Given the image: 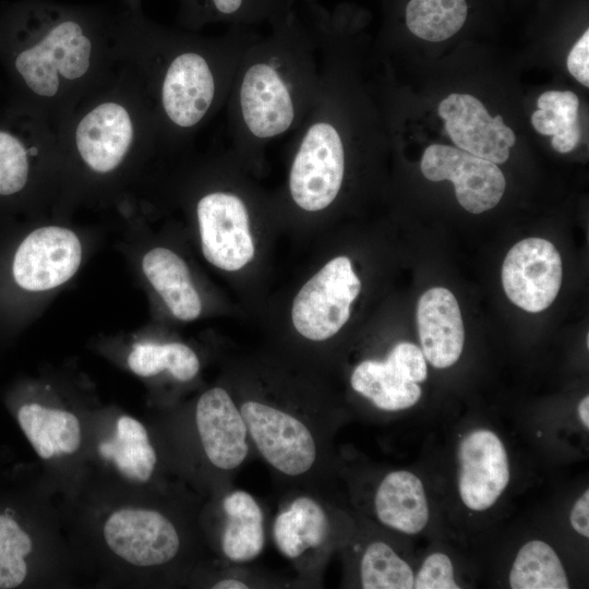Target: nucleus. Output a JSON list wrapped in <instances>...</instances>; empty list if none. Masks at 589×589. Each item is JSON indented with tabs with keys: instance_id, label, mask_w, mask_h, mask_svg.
Masks as SVG:
<instances>
[{
	"instance_id": "nucleus-5",
	"label": "nucleus",
	"mask_w": 589,
	"mask_h": 589,
	"mask_svg": "<svg viewBox=\"0 0 589 589\" xmlns=\"http://www.w3.org/2000/svg\"><path fill=\"white\" fill-rule=\"evenodd\" d=\"M196 217L205 259L233 272L254 256L250 213L244 197L233 190L216 189L196 203Z\"/></svg>"
},
{
	"instance_id": "nucleus-4",
	"label": "nucleus",
	"mask_w": 589,
	"mask_h": 589,
	"mask_svg": "<svg viewBox=\"0 0 589 589\" xmlns=\"http://www.w3.org/2000/svg\"><path fill=\"white\" fill-rule=\"evenodd\" d=\"M249 436L264 460L288 477L312 469L317 459L314 434L299 417L257 400L240 407Z\"/></svg>"
},
{
	"instance_id": "nucleus-2",
	"label": "nucleus",
	"mask_w": 589,
	"mask_h": 589,
	"mask_svg": "<svg viewBox=\"0 0 589 589\" xmlns=\"http://www.w3.org/2000/svg\"><path fill=\"white\" fill-rule=\"evenodd\" d=\"M93 44L80 24L63 21L37 41L20 47L14 68L24 84L44 98L55 97L69 82L82 79L89 70Z\"/></svg>"
},
{
	"instance_id": "nucleus-19",
	"label": "nucleus",
	"mask_w": 589,
	"mask_h": 589,
	"mask_svg": "<svg viewBox=\"0 0 589 589\" xmlns=\"http://www.w3.org/2000/svg\"><path fill=\"white\" fill-rule=\"evenodd\" d=\"M226 524L221 534L225 556L236 563L257 557L265 544L264 516L260 504L248 492L237 490L225 496Z\"/></svg>"
},
{
	"instance_id": "nucleus-17",
	"label": "nucleus",
	"mask_w": 589,
	"mask_h": 589,
	"mask_svg": "<svg viewBox=\"0 0 589 589\" xmlns=\"http://www.w3.org/2000/svg\"><path fill=\"white\" fill-rule=\"evenodd\" d=\"M329 532L323 506L313 497L298 496L275 518L273 538L279 552L298 560L308 551L321 548Z\"/></svg>"
},
{
	"instance_id": "nucleus-10",
	"label": "nucleus",
	"mask_w": 589,
	"mask_h": 589,
	"mask_svg": "<svg viewBox=\"0 0 589 589\" xmlns=\"http://www.w3.org/2000/svg\"><path fill=\"white\" fill-rule=\"evenodd\" d=\"M104 537L113 553L141 567L166 564L180 548L173 524L151 509L122 508L115 512L105 524Z\"/></svg>"
},
{
	"instance_id": "nucleus-9",
	"label": "nucleus",
	"mask_w": 589,
	"mask_h": 589,
	"mask_svg": "<svg viewBox=\"0 0 589 589\" xmlns=\"http://www.w3.org/2000/svg\"><path fill=\"white\" fill-rule=\"evenodd\" d=\"M502 284L520 309L538 313L555 300L562 284V260L554 244L541 238L517 242L506 254Z\"/></svg>"
},
{
	"instance_id": "nucleus-24",
	"label": "nucleus",
	"mask_w": 589,
	"mask_h": 589,
	"mask_svg": "<svg viewBox=\"0 0 589 589\" xmlns=\"http://www.w3.org/2000/svg\"><path fill=\"white\" fill-rule=\"evenodd\" d=\"M466 0H409L405 10L406 26L414 36L428 41H443L465 24Z\"/></svg>"
},
{
	"instance_id": "nucleus-25",
	"label": "nucleus",
	"mask_w": 589,
	"mask_h": 589,
	"mask_svg": "<svg viewBox=\"0 0 589 589\" xmlns=\"http://www.w3.org/2000/svg\"><path fill=\"white\" fill-rule=\"evenodd\" d=\"M129 368L140 376H152L167 370L175 378L191 381L200 370L195 352L182 342H139L128 357Z\"/></svg>"
},
{
	"instance_id": "nucleus-15",
	"label": "nucleus",
	"mask_w": 589,
	"mask_h": 589,
	"mask_svg": "<svg viewBox=\"0 0 589 589\" xmlns=\"http://www.w3.org/2000/svg\"><path fill=\"white\" fill-rule=\"evenodd\" d=\"M417 326L422 353L434 368L454 365L464 348L465 330L459 304L444 287L426 290L417 305Z\"/></svg>"
},
{
	"instance_id": "nucleus-8",
	"label": "nucleus",
	"mask_w": 589,
	"mask_h": 589,
	"mask_svg": "<svg viewBox=\"0 0 589 589\" xmlns=\"http://www.w3.org/2000/svg\"><path fill=\"white\" fill-rule=\"evenodd\" d=\"M420 168L430 181H452L458 203L472 214L495 207L506 188L505 177L496 164L448 145L428 146Z\"/></svg>"
},
{
	"instance_id": "nucleus-21",
	"label": "nucleus",
	"mask_w": 589,
	"mask_h": 589,
	"mask_svg": "<svg viewBox=\"0 0 589 589\" xmlns=\"http://www.w3.org/2000/svg\"><path fill=\"white\" fill-rule=\"evenodd\" d=\"M100 455L112 460L118 470L127 478L147 481L156 465V453L144 425L123 416L117 422L116 435L98 446Z\"/></svg>"
},
{
	"instance_id": "nucleus-14",
	"label": "nucleus",
	"mask_w": 589,
	"mask_h": 589,
	"mask_svg": "<svg viewBox=\"0 0 589 589\" xmlns=\"http://www.w3.org/2000/svg\"><path fill=\"white\" fill-rule=\"evenodd\" d=\"M134 140V123L120 103L104 101L86 112L75 130V145L83 161L95 172L115 170Z\"/></svg>"
},
{
	"instance_id": "nucleus-26",
	"label": "nucleus",
	"mask_w": 589,
	"mask_h": 589,
	"mask_svg": "<svg viewBox=\"0 0 589 589\" xmlns=\"http://www.w3.org/2000/svg\"><path fill=\"white\" fill-rule=\"evenodd\" d=\"M300 0H193L204 21L250 27L272 24L291 11Z\"/></svg>"
},
{
	"instance_id": "nucleus-22",
	"label": "nucleus",
	"mask_w": 589,
	"mask_h": 589,
	"mask_svg": "<svg viewBox=\"0 0 589 589\" xmlns=\"http://www.w3.org/2000/svg\"><path fill=\"white\" fill-rule=\"evenodd\" d=\"M538 109L531 116L532 127L542 135H552V147L569 153L580 141L578 125L579 100L570 91H546L538 98Z\"/></svg>"
},
{
	"instance_id": "nucleus-16",
	"label": "nucleus",
	"mask_w": 589,
	"mask_h": 589,
	"mask_svg": "<svg viewBox=\"0 0 589 589\" xmlns=\"http://www.w3.org/2000/svg\"><path fill=\"white\" fill-rule=\"evenodd\" d=\"M374 510L384 526L416 534L429 521V504L421 480L407 470L387 473L374 495Z\"/></svg>"
},
{
	"instance_id": "nucleus-31",
	"label": "nucleus",
	"mask_w": 589,
	"mask_h": 589,
	"mask_svg": "<svg viewBox=\"0 0 589 589\" xmlns=\"http://www.w3.org/2000/svg\"><path fill=\"white\" fill-rule=\"evenodd\" d=\"M569 73L584 86H589V32L582 34L567 57Z\"/></svg>"
},
{
	"instance_id": "nucleus-18",
	"label": "nucleus",
	"mask_w": 589,
	"mask_h": 589,
	"mask_svg": "<svg viewBox=\"0 0 589 589\" xmlns=\"http://www.w3.org/2000/svg\"><path fill=\"white\" fill-rule=\"evenodd\" d=\"M143 272L170 312L181 321L196 318L202 310L184 261L171 250L155 248L142 262Z\"/></svg>"
},
{
	"instance_id": "nucleus-23",
	"label": "nucleus",
	"mask_w": 589,
	"mask_h": 589,
	"mask_svg": "<svg viewBox=\"0 0 589 589\" xmlns=\"http://www.w3.org/2000/svg\"><path fill=\"white\" fill-rule=\"evenodd\" d=\"M513 589H567L564 566L553 550L542 540H531L518 551L509 573Z\"/></svg>"
},
{
	"instance_id": "nucleus-27",
	"label": "nucleus",
	"mask_w": 589,
	"mask_h": 589,
	"mask_svg": "<svg viewBox=\"0 0 589 589\" xmlns=\"http://www.w3.org/2000/svg\"><path fill=\"white\" fill-rule=\"evenodd\" d=\"M414 574L410 565L383 541L370 543L360 561V582L364 589H411Z\"/></svg>"
},
{
	"instance_id": "nucleus-32",
	"label": "nucleus",
	"mask_w": 589,
	"mask_h": 589,
	"mask_svg": "<svg viewBox=\"0 0 589 589\" xmlns=\"http://www.w3.org/2000/svg\"><path fill=\"white\" fill-rule=\"evenodd\" d=\"M569 520L573 529L580 536L589 537V490L575 502Z\"/></svg>"
},
{
	"instance_id": "nucleus-7",
	"label": "nucleus",
	"mask_w": 589,
	"mask_h": 589,
	"mask_svg": "<svg viewBox=\"0 0 589 589\" xmlns=\"http://www.w3.org/2000/svg\"><path fill=\"white\" fill-rule=\"evenodd\" d=\"M81 260V242L73 231L58 226L40 227L16 247L11 262L12 280L28 292L46 291L68 281Z\"/></svg>"
},
{
	"instance_id": "nucleus-1",
	"label": "nucleus",
	"mask_w": 589,
	"mask_h": 589,
	"mask_svg": "<svg viewBox=\"0 0 589 589\" xmlns=\"http://www.w3.org/2000/svg\"><path fill=\"white\" fill-rule=\"evenodd\" d=\"M317 0H300L243 52L227 96L228 132L240 156L260 155L296 131L321 76Z\"/></svg>"
},
{
	"instance_id": "nucleus-6",
	"label": "nucleus",
	"mask_w": 589,
	"mask_h": 589,
	"mask_svg": "<svg viewBox=\"0 0 589 589\" xmlns=\"http://www.w3.org/2000/svg\"><path fill=\"white\" fill-rule=\"evenodd\" d=\"M428 366L422 350L414 344H396L385 360H364L350 377L354 392L385 411L414 406L421 398L419 383L426 380Z\"/></svg>"
},
{
	"instance_id": "nucleus-20",
	"label": "nucleus",
	"mask_w": 589,
	"mask_h": 589,
	"mask_svg": "<svg viewBox=\"0 0 589 589\" xmlns=\"http://www.w3.org/2000/svg\"><path fill=\"white\" fill-rule=\"evenodd\" d=\"M17 421L38 456L44 459L72 454L80 447V421L69 411L31 402L20 407Z\"/></svg>"
},
{
	"instance_id": "nucleus-13",
	"label": "nucleus",
	"mask_w": 589,
	"mask_h": 589,
	"mask_svg": "<svg viewBox=\"0 0 589 589\" xmlns=\"http://www.w3.org/2000/svg\"><path fill=\"white\" fill-rule=\"evenodd\" d=\"M196 428L208 460L220 470H235L249 454L245 421L227 390L214 387L202 394L195 410Z\"/></svg>"
},
{
	"instance_id": "nucleus-3",
	"label": "nucleus",
	"mask_w": 589,
	"mask_h": 589,
	"mask_svg": "<svg viewBox=\"0 0 589 589\" xmlns=\"http://www.w3.org/2000/svg\"><path fill=\"white\" fill-rule=\"evenodd\" d=\"M361 281L347 256L326 263L297 293L291 317L303 337L322 341L333 337L350 316Z\"/></svg>"
},
{
	"instance_id": "nucleus-28",
	"label": "nucleus",
	"mask_w": 589,
	"mask_h": 589,
	"mask_svg": "<svg viewBox=\"0 0 589 589\" xmlns=\"http://www.w3.org/2000/svg\"><path fill=\"white\" fill-rule=\"evenodd\" d=\"M33 543L20 524L7 514H0V589H12L23 584L27 575L25 557Z\"/></svg>"
},
{
	"instance_id": "nucleus-34",
	"label": "nucleus",
	"mask_w": 589,
	"mask_h": 589,
	"mask_svg": "<svg viewBox=\"0 0 589 589\" xmlns=\"http://www.w3.org/2000/svg\"><path fill=\"white\" fill-rule=\"evenodd\" d=\"M578 416L586 429H589V396H585L578 405Z\"/></svg>"
},
{
	"instance_id": "nucleus-29",
	"label": "nucleus",
	"mask_w": 589,
	"mask_h": 589,
	"mask_svg": "<svg viewBox=\"0 0 589 589\" xmlns=\"http://www.w3.org/2000/svg\"><path fill=\"white\" fill-rule=\"evenodd\" d=\"M35 152L19 135L0 129V196L15 195L26 187Z\"/></svg>"
},
{
	"instance_id": "nucleus-30",
	"label": "nucleus",
	"mask_w": 589,
	"mask_h": 589,
	"mask_svg": "<svg viewBox=\"0 0 589 589\" xmlns=\"http://www.w3.org/2000/svg\"><path fill=\"white\" fill-rule=\"evenodd\" d=\"M416 589H459L450 558L441 552L430 554L414 575Z\"/></svg>"
},
{
	"instance_id": "nucleus-33",
	"label": "nucleus",
	"mask_w": 589,
	"mask_h": 589,
	"mask_svg": "<svg viewBox=\"0 0 589 589\" xmlns=\"http://www.w3.org/2000/svg\"><path fill=\"white\" fill-rule=\"evenodd\" d=\"M212 588H215V589H247V588H250V586L241 580V579H238V578H235V577H229V578H224V579H220L218 581H216Z\"/></svg>"
},
{
	"instance_id": "nucleus-11",
	"label": "nucleus",
	"mask_w": 589,
	"mask_h": 589,
	"mask_svg": "<svg viewBox=\"0 0 589 589\" xmlns=\"http://www.w3.org/2000/svg\"><path fill=\"white\" fill-rule=\"evenodd\" d=\"M458 492L465 506L482 512L495 504L509 482L506 448L491 430L469 432L458 447Z\"/></svg>"
},
{
	"instance_id": "nucleus-12",
	"label": "nucleus",
	"mask_w": 589,
	"mask_h": 589,
	"mask_svg": "<svg viewBox=\"0 0 589 589\" xmlns=\"http://www.w3.org/2000/svg\"><path fill=\"white\" fill-rule=\"evenodd\" d=\"M437 112L458 148L494 164L509 158L516 143L514 131L502 116L492 117L474 96L452 93L440 103Z\"/></svg>"
}]
</instances>
